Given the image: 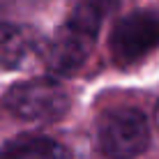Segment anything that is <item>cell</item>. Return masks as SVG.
<instances>
[{
	"label": "cell",
	"mask_w": 159,
	"mask_h": 159,
	"mask_svg": "<svg viewBox=\"0 0 159 159\" xmlns=\"http://www.w3.org/2000/svg\"><path fill=\"white\" fill-rule=\"evenodd\" d=\"M35 46L37 37L30 28L16 23H0V67H19L21 62L28 60Z\"/></svg>",
	"instance_id": "cell-6"
},
{
	"label": "cell",
	"mask_w": 159,
	"mask_h": 159,
	"mask_svg": "<svg viewBox=\"0 0 159 159\" xmlns=\"http://www.w3.org/2000/svg\"><path fill=\"white\" fill-rule=\"evenodd\" d=\"M5 108L30 122H51L69 111V92L56 79H30L16 83L5 95Z\"/></svg>",
	"instance_id": "cell-2"
},
{
	"label": "cell",
	"mask_w": 159,
	"mask_h": 159,
	"mask_svg": "<svg viewBox=\"0 0 159 159\" xmlns=\"http://www.w3.org/2000/svg\"><path fill=\"white\" fill-rule=\"evenodd\" d=\"M108 48L118 67H131L141 62L159 48V14L150 9H139L122 16L113 25Z\"/></svg>",
	"instance_id": "cell-3"
},
{
	"label": "cell",
	"mask_w": 159,
	"mask_h": 159,
	"mask_svg": "<svg viewBox=\"0 0 159 159\" xmlns=\"http://www.w3.org/2000/svg\"><path fill=\"white\" fill-rule=\"evenodd\" d=\"M157 125H159V106H157Z\"/></svg>",
	"instance_id": "cell-7"
},
{
	"label": "cell",
	"mask_w": 159,
	"mask_h": 159,
	"mask_svg": "<svg viewBox=\"0 0 159 159\" xmlns=\"http://www.w3.org/2000/svg\"><path fill=\"white\" fill-rule=\"evenodd\" d=\"M150 143L148 118L136 108L108 111L99 122V148L108 159H134Z\"/></svg>",
	"instance_id": "cell-4"
},
{
	"label": "cell",
	"mask_w": 159,
	"mask_h": 159,
	"mask_svg": "<svg viewBox=\"0 0 159 159\" xmlns=\"http://www.w3.org/2000/svg\"><path fill=\"white\" fill-rule=\"evenodd\" d=\"M0 159H72V152L51 136L23 134L0 150Z\"/></svg>",
	"instance_id": "cell-5"
},
{
	"label": "cell",
	"mask_w": 159,
	"mask_h": 159,
	"mask_svg": "<svg viewBox=\"0 0 159 159\" xmlns=\"http://www.w3.org/2000/svg\"><path fill=\"white\" fill-rule=\"evenodd\" d=\"M102 7L97 2H81L67 21L56 30L46 46V65L58 74H74L83 67L95 46L102 25Z\"/></svg>",
	"instance_id": "cell-1"
}]
</instances>
